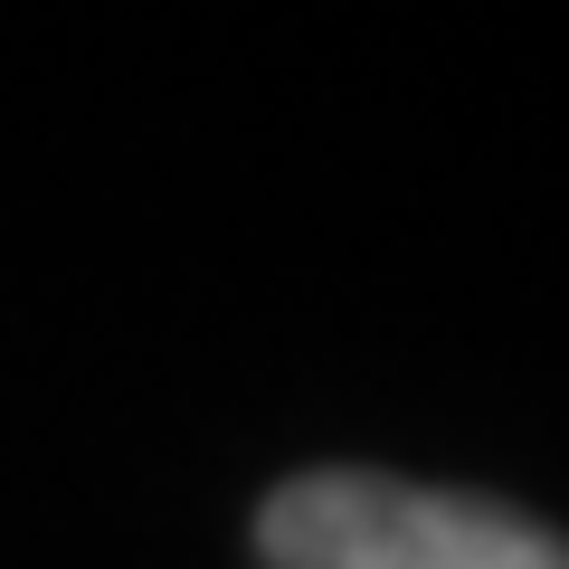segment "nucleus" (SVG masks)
<instances>
[{
  "instance_id": "nucleus-1",
  "label": "nucleus",
  "mask_w": 569,
  "mask_h": 569,
  "mask_svg": "<svg viewBox=\"0 0 569 569\" xmlns=\"http://www.w3.org/2000/svg\"><path fill=\"white\" fill-rule=\"evenodd\" d=\"M257 560L266 569H569V541L512 503H485V493L323 466L257 503Z\"/></svg>"
}]
</instances>
